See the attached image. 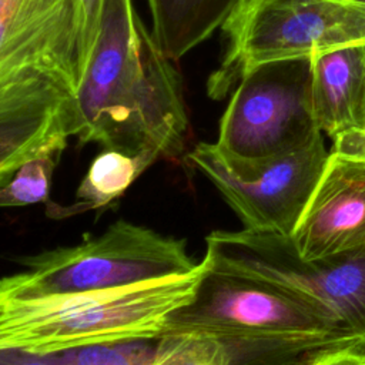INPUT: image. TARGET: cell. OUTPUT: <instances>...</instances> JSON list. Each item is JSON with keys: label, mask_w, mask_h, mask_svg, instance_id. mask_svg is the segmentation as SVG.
I'll use <instances>...</instances> for the list:
<instances>
[{"label": "cell", "mask_w": 365, "mask_h": 365, "mask_svg": "<svg viewBox=\"0 0 365 365\" xmlns=\"http://www.w3.org/2000/svg\"><path fill=\"white\" fill-rule=\"evenodd\" d=\"M171 61L133 0H104L96 44L74 91L71 135L155 161L181 157L190 121Z\"/></svg>", "instance_id": "1"}, {"label": "cell", "mask_w": 365, "mask_h": 365, "mask_svg": "<svg viewBox=\"0 0 365 365\" xmlns=\"http://www.w3.org/2000/svg\"><path fill=\"white\" fill-rule=\"evenodd\" d=\"M205 269L81 292L0 299V348L48 355L88 345L157 339L190 304Z\"/></svg>", "instance_id": "2"}, {"label": "cell", "mask_w": 365, "mask_h": 365, "mask_svg": "<svg viewBox=\"0 0 365 365\" xmlns=\"http://www.w3.org/2000/svg\"><path fill=\"white\" fill-rule=\"evenodd\" d=\"M24 271L0 278V299L115 288L187 274L184 240L118 220L97 237L20 259Z\"/></svg>", "instance_id": "3"}, {"label": "cell", "mask_w": 365, "mask_h": 365, "mask_svg": "<svg viewBox=\"0 0 365 365\" xmlns=\"http://www.w3.org/2000/svg\"><path fill=\"white\" fill-rule=\"evenodd\" d=\"M222 63L207 90L222 98L255 66L311 58L365 41V6L346 0H242L221 26Z\"/></svg>", "instance_id": "4"}, {"label": "cell", "mask_w": 365, "mask_h": 365, "mask_svg": "<svg viewBox=\"0 0 365 365\" xmlns=\"http://www.w3.org/2000/svg\"><path fill=\"white\" fill-rule=\"evenodd\" d=\"M321 133L312 104L311 58L277 60L255 66L240 80L214 147L232 174L248 178Z\"/></svg>", "instance_id": "5"}, {"label": "cell", "mask_w": 365, "mask_h": 365, "mask_svg": "<svg viewBox=\"0 0 365 365\" xmlns=\"http://www.w3.org/2000/svg\"><path fill=\"white\" fill-rule=\"evenodd\" d=\"M202 259L205 269L192 301L171 314L161 335L358 338L325 308L267 281Z\"/></svg>", "instance_id": "6"}, {"label": "cell", "mask_w": 365, "mask_h": 365, "mask_svg": "<svg viewBox=\"0 0 365 365\" xmlns=\"http://www.w3.org/2000/svg\"><path fill=\"white\" fill-rule=\"evenodd\" d=\"M210 264L277 285L329 311L365 342V248L302 258L291 237L240 230L205 238Z\"/></svg>", "instance_id": "7"}, {"label": "cell", "mask_w": 365, "mask_h": 365, "mask_svg": "<svg viewBox=\"0 0 365 365\" xmlns=\"http://www.w3.org/2000/svg\"><path fill=\"white\" fill-rule=\"evenodd\" d=\"M322 133L304 148L271 160L248 178L232 174L214 143H200L187 160L240 217L245 230L291 237L328 158Z\"/></svg>", "instance_id": "8"}, {"label": "cell", "mask_w": 365, "mask_h": 365, "mask_svg": "<svg viewBox=\"0 0 365 365\" xmlns=\"http://www.w3.org/2000/svg\"><path fill=\"white\" fill-rule=\"evenodd\" d=\"M78 4L0 0V83L24 70H41L76 91Z\"/></svg>", "instance_id": "9"}, {"label": "cell", "mask_w": 365, "mask_h": 365, "mask_svg": "<svg viewBox=\"0 0 365 365\" xmlns=\"http://www.w3.org/2000/svg\"><path fill=\"white\" fill-rule=\"evenodd\" d=\"M74 91L58 77L24 70L0 83V185L60 137H71Z\"/></svg>", "instance_id": "10"}, {"label": "cell", "mask_w": 365, "mask_h": 365, "mask_svg": "<svg viewBox=\"0 0 365 365\" xmlns=\"http://www.w3.org/2000/svg\"><path fill=\"white\" fill-rule=\"evenodd\" d=\"M291 240L307 259L365 248V157L328 154Z\"/></svg>", "instance_id": "11"}, {"label": "cell", "mask_w": 365, "mask_h": 365, "mask_svg": "<svg viewBox=\"0 0 365 365\" xmlns=\"http://www.w3.org/2000/svg\"><path fill=\"white\" fill-rule=\"evenodd\" d=\"M362 349L359 338H220L161 335L148 365H305L338 351Z\"/></svg>", "instance_id": "12"}, {"label": "cell", "mask_w": 365, "mask_h": 365, "mask_svg": "<svg viewBox=\"0 0 365 365\" xmlns=\"http://www.w3.org/2000/svg\"><path fill=\"white\" fill-rule=\"evenodd\" d=\"M318 127L334 141L364 133L365 41L311 57Z\"/></svg>", "instance_id": "13"}, {"label": "cell", "mask_w": 365, "mask_h": 365, "mask_svg": "<svg viewBox=\"0 0 365 365\" xmlns=\"http://www.w3.org/2000/svg\"><path fill=\"white\" fill-rule=\"evenodd\" d=\"M242 0H148L153 37L170 60L207 40Z\"/></svg>", "instance_id": "14"}, {"label": "cell", "mask_w": 365, "mask_h": 365, "mask_svg": "<svg viewBox=\"0 0 365 365\" xmlns=\"http://www.w3.org/2000/svg\"><path fill=\"white\" fill-rule=\"evenodd\" d=\"M155 163L147 155H130L115 150H103L90 164L71 205H48V215L66 218L80 212L100 210L118 200L134 181Z\"/></svg>", "instance_id": "15"}, {"label": "cell", "mask_w": 365, "mask_h": 365, "mask_svg": "<svg viewBox=\"0 0 365 365\" xmlns=\"http://www.w3.org/2000/svg\"><path fill=\"white\" fill-rule=\"evenodd\" d=\"M66 144L67 137H60L23 163L11 178L0 185V207H24L47 201L51 175Z\"/></svg>", "instance_id": "16"}, {"label": "cell", "mask_w": 365, "mask_h": 365, "mask_svg": "<svg viewBox=\"0 0 365 365\" xmlns=\"http://www.w3.org/2000/svg\"><path fill=\"white\" fill-rule=\"evenodd\" d=\"M155 345L157 339L123 341L60 351V355L66 365H148Z\"/></svg>", "instance_id": "17"}, {"label": "cell", "mask_w": 365, "mask_h": 365, "mask_svg": "<svg viewBox=\"0 0 365 365\" xmlns=\"http://www.w3.org/2000/svg\"><path fill=\"white\" fill-rule=\"evenodd\" d=\"M104 0H80L78 29H77V77L78 84L83 78L91 57L100 29L101 7ZM78 87V86H77ZM77 90V88H76Z\"/></svg>", "instance_id": "18"}, {"label": "cell", "mask_w": 365, "mask_h": 365, "mask_svg": "<svg viewBox=\"0 0 365 365\" xmlns=\"http://www.w3.org/2000/svg\"><path fill=\"white\" fill-rule=\"evenodd\" d=\"M0 365H66L60 352L48 355H34L19 349L0 348Z\"/></svg>", "instance_id": "19"}, {"label": "cell", "mask_w": 365, "mask_h": 365, "mask_svg": "<svg viewBox=\"0 0 365 365\" xmlns=\"http://www.w3.org/2000/svg\"><path fill=\"white\" fill-rule=\"evenodd\" d=\"M324 365H365V351L346 349L331 354Z\"/></svg>", "instance_id": "20"}, {"label": "cell", "mask_w": 365, "mask_h": 365, "mask_svg": "<svg viewBox=\"0 0 365 365\" xmlns=\"http://www.w3.org/2000/svg\"><path fill=\"white\" fill-rule=\"evenodd\" d=\"M338 352H339V351H338ZM331 354H334V352H331ZM331 354L322 355V356H319V358H317V359H314L312 362H308V364H305V365H324L325 361H327V358H328Z\"/></svg>", "instance_id": "21"}, {"label": "cell", "mask_w": 365, "mask_h": 365, "mask_svg": "<svg viewBox=\"0 0 365 365\" xmlns=\"http://www.w3.org/2000/svg\"><path fill=\"white\" fill-rule=\"evenodd\" d=\"M352 3H358V4H364L365 6V0H349Z\"/></svg>", "instance_id": "22"}, {"label": "cell", "mask_w": 365, "mask_h": 365, "mask_svg": "<svg viewBox=\"0 0 365 365\" xmlns=\"http://www.w3.org/2000/svg\"><path fill=\"white\" fill-rule=\"evenodd\" d=\"M364 133H365V104H364Z\"/></svg>", "instance_id": "23"}, {"label": "cell", "mask_w": 365, "mask_h": 365, "mask_svg": "<svg viewBox=\"0 0 365 365\" xmlns=\"http://www.w3.org/2000/svg\"><path fill=\"white\" fill-rule=\"evenodd\" d=\"M346 1H349V0H346Z\"/></svg>", "instance_id": "24"}]
</instances>
